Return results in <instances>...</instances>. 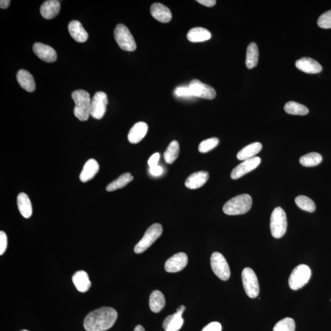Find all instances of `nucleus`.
I'll list each match as a JSON object with an SVG mask.
<instances>
[{
	"instance_id": "nucleus-36",
	"label": "nucleus",
	"mask_w": 331,
	"mask_h": 331,
	"mask_svg": "<svg viewBox=\"0 0 331 331\" xmlns=\"http://www.w3.org/2000/svg\"><path fill=\"white\" fill-rule=\"evenodd\" d=\"M218 144H219V140L218 138H210L202 142L199 145L198 149H199V152L201 153H207L214 149L215 147L218 146Z\"/></svg>"
},
{
	"instance_id": "nucleus-14",
	"label": "nucleus",
	"mask_w": 331,
	"mask_h": 331,
	"mask_svg": "<svg viewBox=\"0 0 331 331\" xmlns=\"http://www.w3.org/2000/svg\"><path fill=\"white\" fill-rule=\"evenodd\" d=\"M32 49L37 57L47 63H53L57 60V52L51 46L37 43L34 44Z\"/></svg>"
},
{
	"instance_id": "nucleus-13",
	"label": "nucleus",
	"mask_w": 331,
	"mask_h": 331,
	"mask_svg": "<svg viewBox=\"0 0 331 331\" xmlns=\"http://www.w3.org/2000/svg\"><path fill=\"white\" fill-rule=\"evenodd\" d=\"M188 256L185 253L180 252L175 254L168 259L165 263V270L168 273H175L181 271L187 267Z\"/></svg>"
},
{
	"instance_id": "nucleus-22",
	"label": "nucleus",
	"mask_w": 331,
	"mask_h": 331,
	"mask_svg": "<svg viewBox=\"0 0 331 331\" xmlns=\"http://www.w3.org/2000/svg\"><path fill=\"white\" fill-rule=\"evenodd\" d=\"M17 80L20 86L28 92H32L36 89V84L34 77L27 71L19 70L17 74Z\"/></svg>"
},
{
	"instance_id": "nucleus-16",
	"label": "nucleus",
	"mask_w": 331,
	"mask_h": 331,
	"mask_svg": "<svg viewBox=\"0 0 331 331\" xmlns=\"http://www.w3.org/2000/svg\"><path fill=\"white\" fill-rule=\"evenodd\" d=\"M209 178V174L207 171H202L191 174L185 181V186L191 190L203 187Z\"/></svg>"
},
{
	"instance_id": "nucleus-45",
	"label": "nucleus",
	"mask_w": 331,
	"mask_h": 331,
	"mask_svg": "<svg viewBox=\"0 0 331 331\" xmlns=\"http://www.w3.org/2000/svg\"><path fill=\"white\" fill-rule=\"evenodd\" d=\"M11 1L10 0H1L0 2V7L2 9H7L10 5Z\"/></svg>"
},
{
	"instance_id": "nucleus-27",
	"label": "nucleus",
	"mask_w": 331,
	"mask_h": 331,
	"mask_svg": "<svg viewBox=\"0 0 331 331\" xmlns=\"http://www.w3.org/2000/svg\"><path fill=\"white\" fill-rule=\"evenodd\" d=\"M165 305V300L163 294L160 291L155 290L150 294L149 306L153 312L157 313L161 312Z\"/></svg>"
},
{
	"instance_id": "nucleus-8",
	"label": "nucleus",
	"mask_w": 331,
	"mask_h": 331,
	"mask_svg": "<svg viewBox=\"0 0 331 331\" xmlns=\"http://www.w3.org/2000/svg\"><path fill=\"white\" fill-rule=\"evenodd\" d=\"M244 290L248 296L256 298L259 293V286L255 272L250 268H245L242 273Z\"/></svg>"
},
{
	"instance_id": "nucleus-19",
	"label": "nucleus",
	"mask_w": 331,
	"mask_h": 331,
	"mask_svg": "<svg viewBox=\"0 0 331 331\" xmlns=\"http://www.w3.org/2000/svg\"><path fill=\"white\" fill-rule=\"evenodd\" d=\"M148 131V125L143 122H138L132 127L128 135L130 143L138 144L143 140Z\"/></svg>"
},
{
	"instance_id": "nucleus-18",
	"label": "nucleus",
	"mask_w": 331,
	"mask_h": 331,
	"mask_svg": "<svg viewBox=\"0 0 331 331\" xmlns=\"http://www.w3.org/2000/svg\"><path fill=\"white\" fill-rule=\"evenodd\" d=\"M60 3L57 0L44 2L40 9L41 16L47 20L54 19L60 13Z\"/></svg>"
},
{
	"instance_id": "nucleus-11",
	"label": "nucleus",
	"mask_w": 331,
	"mask_h": 331,
	"mask_svg": "<svg viewBox=\"0 0 331 331\" xmlns=\"http://www.w3.org/2000/svg\"><path fill=\"white\" fill-rule=\"evenodd\" d=\"M193 97H201L206 100H213L216 97V91L210 85L204 84V83L197 79H193L189 84Z\"/></svg>"
},
{
	"instance_id": "nucleus-44",
	"label": "nucleus",
	"mask_w": 331,
	"mask_h": 331,
	"mask_svg": "<svg viewBox=\"0 0 331 331\" xmlns=\"http://www.w3.org/2000/svg\"><path fill=\"white\" fill-rule=\"evenodd\" d=\"M200 4L205 6L207 7H213L216 5V1L215 0H197L196 1Z\"/></svg>"
},
{
	"instance_id": "nucleus-30",
	"label": "nucleus",
	"mask_w": 331,
	"mask_h": 331,
	"mask_svg": "<svg viewBox=\"0 0 331 331\" xmlns=\"http://www.w3.org/2000/svg\"><path fill=\"white\" fill-rule=\"evenodd\" d=\"M180 152V147L178 142L173 141L168 146L164 153V158L168 164H173L178 158Z\"/></svg>"
},
{
	"instance_id": "nucleus-31",
	"label": "nucleus",
	"mask_w": 331,
	"mask_h": 331,
	"mask_svg": "<svg viewBox=\"0 0 331 331\" xmlns=\"http://www.w3.org/2000/svg\"><path fill=\"white\" fill-rule=\"evenodd\" d=\"M284 109L286 113L291 115H306L309 112L306 106L294 102L286 103Z\"/></svg>"
},
{
	"instance_id": "nucleus-21",
	"label": "nucleus",
	"mask_w": 331,
	"mask_h": 331,
	"mask_svg": "<svg viewBox=\"0 0 331 331\" xmlns=\"http://www.w3.org/2000/svg\"><path fill=\"white\" fill-rule=\"evenodd\" d=\"M69 31L71 36L78 43H85L88 40L87 32L81 22L77 20H73L69 25Z\"/></svg>"
},
{
	"instance_id": "nucleus-34",
	"label": "nucleus",
	"mask_w": 331,
	"mask_h": 331,
	"mask_svg": "<svg viewBox=\"0 0 331 331\" xmlns=\"http://www.w3.org/2000/svg\"><path fill=\"white\" fill-rule=\"evenodd\" d=\"M295 203L303 211L309 212H313L315 211V204L309 197L300 195L295 197Z\"/></svg>"
},
{
	"instance_id": "nucleus-15",
	"label": "nucleus",
	"mask_w": 331,
	"mask_h": 331,
	"mask_svg": "<svg viewBox=\"0 0 331 331\" xmlns=\"http://www.w3.org/2000/svg\"><path fill=\"white\" fill-rule=\"evenodd\" d=\"M295 67L297 69L308 74H318L323 70V68L318 61L309 57H304L298 60L295 62Z\"/></svg>"
},
{
	"instance_id": "nucleus-25",
	"label": "nucleus",
	"mask_w": 331,
	"mask_h": 331,
	"mask_svg": "<svg viewBox=\"0 0 331 331\" xmlns=\"http://www.w3.org/2000/svg\"><path fill=\"white\" fill-rule=\"evenodd\" d=\"M211 38V32L208 29L202 27L192 28L187 34V39L191 43L204 42Z\"/></svg>"
},
{
	"instance_id": "nucleus-26",
	"label": "nucleus",
	"mask_w": 331,
	"mask_h": 331,
	"mask_svg": "<svg viewBox=\"0 0 331 331\" xmlns=\"http://www.w3.org/2000/svg\"><path fill=\"white\" fill-rule=\"evenodd\" d=\"M262 144L260 143H254L248 145L238 153L237 158L239 160H247V159L255 157V155L261 151Z\"/></svg>"
},
{
	"instance_id": "nucleus-29",
	"label": "nucleus",
	"mask_w": 331,
	"mask_h": 331,
	"mask_svg": "<svg viewBox=\"0 0 331 331\" xmlns=\"http://www.w3.org/2000/svg\"><path fill=\"white\" fill-rule=\"evenodd\" d=\"M133 180H134V177L132 176L131 174L129 173L123 174L122 175H121L117 179L112 182L111 184H109L106 187V190L114 191L119 190V189L125 187Z\"/></svg>"
},
{
	"instance_id": "nucleus-32",
	"label": "nucleus",
	"mask_w": 331,
	"mask_h": 331,
	"mask_svg": "<svg viewBox=\"0 0 331 331\" xmlns=\"http://www.w3.org/2000/svg\"><path fill=\"white\" fill-rule=\"evenodd\" d=\"M322 156L320 153L312 152L307 153L300 158V163L306 167H316L321 163L322 161Z\"/></svg>"
},
{
	"instance_id": "nucleus-43",
	"label": "nucleus",
	"mask_w": 331,
	"mask_h": 331,
	"mask_svg": "<svg viewBox=\"0 0 331 331\" xmlns=\"http://www.w3.org/2000/svg\"><path fill=\"white\" fill-rule=\"evenodd\" d=\"M177 315V312H176V313H174V314L169 315L165 318L163 323H162V328H163L164 330L167 329L168 327L169 326L171 322L176 317Z\"/></svg>"
},
{
	"instance_id": "nucleus-12",
	"label": "nucleus",
	"mask_w": 331,
	"mask_h": 331,
	"mask_svg": "<svg viewBox=\"0 0 331 331\" xmlns=\"http://www.w3.org/2000/svg\"><path fill=\"white\" fill-rule=\"evenodd\" d=\"M261 158L258 156L247 159L234 168L230 174L232 179L236 180L241 178L248 173L256 169L261 163Z\"/></svg>"
},
{
	"instance_id": "nucleus-1",
	"label": "nucleus",
	"mask_w": 331,
	"mask_h": 331,
	"mask_svg": "<svg viewBox=\"0 0 331 331\" xmlns=\"http://www.w3.org/2000/svg\"><path fill=\"white\" fill-rule=\"evenodd\" d=\"M116 310L111 307H102L88 313L84 322L87 331H105L114 326L117 321Z\"/></svg>"
},
{
	"instance_id": "nucleus-28",
	"label": "nucleus",
	"mask_w": 331,
	"mask_h": 331,
	"mask_svg": "<svg viewBox=\"0 0 331 331\" xmlns=\"http://www.w3.org/2000/svg\"><path fill=\"white\" fill-rule=\"evenodd\" d=\"M259 52L258 46L255 43H251L248 45L246 55V66L248 69H252L258 63Z\"/></svg>"
},
{
	"instance_id": "nucleus-9",
	"label": "nucleus",
	"mask_w": 331,
	"mask_h": 331,
	"mask_svg": "<svg viewBox=\"0 0 331 331\" xmlns=\"http://www.w3.org/2000/svg\"><path fill=\"white\" fill-rule=\"evenodd\" d=\"M211 264L213 272L220 279L226 281L229 279L230 272L229 265L220 253H212Z\"/></svg>"
},
{
	"instance_id": "nucleus-17",
	"label": "nucleus",
	"mask_w": 331,
	"mask_h": 331,
	"mask_svg": "<svg viewBox=\"0 0 331 331\" xmlns=\"http://www.w3.org/2000/svg\"><path fill=\"white\" fill-rule=\"evenodd\" d=\"M150 13L153 18L161 23H168L172 19V14L170 9L159 3L152 5Z\"/></svg>"
},
{
	"instance_id": "nucleus-2",
	"label": "nucleus",
	"mask_w": 331,
	"mask_h": 331,
	"mask_svg": "<svg viewBox=\"0 0 331 331\" xmlns=\"http://www.w3.org/2000/svg\"><path fill=\"white\" fill-rule=\"evenodd\" d=\"M75 103L74 114L80 121H87L90 115L91 97L90 94L84 90L74 91L72 94Z\"/></svg>"
},
{
	"instance_id": "nucleus-42",
	"label": "nucleus",
	"mask_w": 331,
	"mask_h": 331,
	"mask_svg": "<svg viewBox=\"0 0 331 331\" xmlns=\"http://www.w3.org/2000/svg\"><path fill=\"white\" fill-rule=\"evenodd\" d=\"M163 172V170L160 165H155L154 167L150 168L149 173L153 176H161Z\"/></svg>"
},
{
	"instance_id": "nucleus-23",
	"label": "nucleus",
	"mask_w": 331,
	"mask_h": 331,
	"mask_svg": "<svg viewBox=\"0 0 331 331\" xmlns=\"http://www.w3.org/2000/svg\"><path fill=\"white\" fill-rule=\"evenodd\" d=\"M73 282L76 289L81 292H87L91 286L89 277L84 271H79L74 274Z\"/></svg>"
},
{
	"instance_id": "nucleus-47",
	"label": "nucleus",
	"mask_w": 331,
	"mask_h": 331,
	"mask_svg": "<svg viewBox=\"0 0 331 331\" xmlns=\"http://www.w3.org/2000/svg\"><path fill=\"white\" fill-rule=\"evenodd\" d=\"M20 331H28V330H26V329H23V330H20Z\"/></svg>"
},
{
	"instance_id": "nucleus-7",
	"label": "nucleus",
	"mask_w": 331,
	"mask_h": 331,
	"mask_svg": "<svg viewBox=\"0 0 331 331\" xmlns=\"http://www.w3.org/2000/svg\"><path fill=\"white\" fill-rule=\"evenodd\" d=\"M114 38L118 45L123 51L133 52L137 49L134 38L125 25L119 24L116 26L114 30Z\"/></svg>"
},
{
	"instance_id": "nucleus-35",
	"label": "nucleus",
	"mask_w": 331,
	"mask_h": 331,
	"mask_svg": "<svg viewBox=\"0 0 331 331\" xmlns=\"http://www.w3.org/2000/svg\"><path fill=\"white\" fill-rule=\"evenodd\" d=\"M295 324L293 319L285 318L277 322L273 331H295Z\"/></svg>"
},
{
	"instance_id": "nucleus-3",
	"label": "nucleus",
	"mask_w": 331,
	"mask_h": 331,
	"mask_svg": "<svg viewBox=\"0 0 331 331\" xmlns=\"http://www.w3.org/2000/svg\"><path fill=\"white\" fill-rule=\"evenodd\" d=\"M252 206V198L248 194H242L232 198L223 208L224 214L238 215L246 214Z\"/></svg>"
},
{
	"instance_id": "nucleus-37",
	"label": "nucleus",
	"mask_w": 331,
	"mask_h": 331,
	"mask_svg": "<svg viewBox=\"0 0 331 331\" xmlns=\"http://www.w3.org/2000/svg\"><path fill=\"white\" fill-rule=\"evenodd\" d=\"M318 25L321 28H331V10L322 14L318 20Z\"/></svg>"
},
{
	"instance_id": "nucleus-40",
	"label": "nucleus",
	"mask_w": 331,
	"mask_h": 331,
	"mask_svg": "<svg viewBox=\"0 0 331 331\" xmlns=\"http://www.w3.org/2000/svg\"><path fill=\"white\" fill-rule=\"evenodd\" d=\"M202 331H221V325L218 322H212L204 327Z\"/></svg>"
},
{
	"instance_id": "nucleus-20",
	"label": "nucleus",
	"mask_w": 331,
	"mask_h": 331,
	"mask_svg": "<svg viewBox=\"0 0 331 331\" xmlns=\"http://www.w3.org/2000/svg\"><path fill=\"white\" fill-rule=\"evenodd\" d=\"M100 165L94 159H90L85 162L82 172L80 174V180L84 183L90 181L98 173Z\"/></svg>"
},
{
	"instance_id": "nucleus-33",
	"label": "nucleus",
	"mask_w": 331,
	"mask_h": 331,
	"mask_svg": "<svg viewBox=\"0 0 331 331\" xmlns=\"http://www.w3.org/2000/svg\"><path fill=\"white\" fill-rule=\"evenodd\" d=\"M185 310L184 306H180L177 310V315L176 317L171 322L169 326L164 331H179L181 329L184 323V318H182V314Z\"/></svg>"
},
{
	"instance_id": "nucleus-10",
	"label": "nucleus",
	"mask_w": 331,
	"mask_h": 331,
	"mask_svg": "<svg viewBox=\"0 0 331 331\" xmlns=\"http://www.w3.org/2000/svg\"><path fill=\"white\" fill-rule=\"evenodd\" d=\"M108 104L107 94L103 91H97L91 100V116L97 120L102 119L105 116Z\"/></svg>"
},
{
	"instance_id": "nucleus-4",
	"label": "nucleus",
	"mask_w": 331,
	"mask_h": 331,
	"mask_svg": "<svg viewBox=\"0 0 331 331\" xmlns=\"http://www.w3.org/2000/svg\"><path fill=\"white\" fill-rule=\"evenodd\" d=\"M287 218L284 210L278 207L274 209L271 217V234L276 239L282 238L287 229Z\"/></svg>"
},
{
	"instance_id": "nucleus-5",
	"label": "nucleus",
	"mask_w": 331,
	"mask_h": 331,
	"mask_svg": "<svg viewBox=\"0 0 331 331\" xmlns=\"http://www.w3.org/2000/svg\"><path fill=\"white\" fill-rule=\"evenodd\" d=\"M311 270L308 266L300 264L295 267L289 277V287L297 290L305 286L311 277Z\"/></svg>"
},
{
	"instance_id": "nucleus-6",
	"label": "nucleus",
	"mask_w": 331,
	"mask_h": 331,
	"mask_svg": "<svg viewBox=\"0 0 331 331\" xmlns=\"http://www.w3.org/2000/svg\"><path fill=\"white\" fill-rule=\"evenodd\" d=\"M162 233V227L160 224H152L147 229L141 240L136 245L135 252L137 254L144 252L160 237Z\"/></svg>"
},
{
	"instance_id": "nucleus-39",
	"label": "nucleus",
	"mask_w": 331,
	"mask_h": 331,
	"mask_svg": "<svg viewBox=\"0 0 331 331\" xmlns=\"http://www.w3.org/2000/svg\"><path fill=\"white\" fill-rule=\"evenodd\" d=\"M8 246V238L4 231H0V255H3L7 250Z\"/></svg>"
},
{
	"instance_id": "nucleus-41",
	"label": "nucleus",
	"mask_w": 331,
	"mask_h": 331,
	"mask_svg": "<svg viewBox=\"0 0 331 331\" xmlns=\"http://www.w3.org/2000/svg\"><path fill=\"white\" fill-rule=\"evenodd\" d=\"M159 158H160V154L159 153H154L148 161V164H149V167L152 168L157 165Z\"/></svg>"
},
{
	"instance_id": "nucleus-24",
	"label": "nucleus",
	"mask_w": 331,
	"mask_h": 331,
	"mask_svg": "<svg viewBox=\"0 0 331 331\" xmlns=\"http://www.w3.org/2000/svg\"><path fill=\"white\" fill-rule=\"evenodd\" d=\"M17 206L20 214L25 218L31 217L32 213V205L27 194L20 193L17 196Z\"/></svg>"
},
{
	"instance_id": "nucleus-46",
	"label": "nucleus",
	"mask_w": 331,
	"mask_h": 331,
	"mask_svg": "<svg viewBox=\"0 0 331 331\" xmlns=\"http://www.w3.org/2000/svg\"><path fill=\"white\" fill-rule=\"evenodd\" d=\"M134 331H146L144 329V328L143 326H142L141 325H138V326H136L135 328Z\"/></svg>"
},
{
	"instance_id": "nucleus-38",
	"label": "nucleus",
	"mask_w": 331,
	"mask_h": 331,
	"mask_svg": "<svg viewBox=\"0 0 331 331\" xmlns=\"http://www.w3.org/2000/svg\"><path fill=\"white\" fill-rule=\"evenodd\" d=\"M174 93H175L176 96L180 97H188V98H190V97H193L189 86H180L177 87L175 90H174Z\"/></svg>"
}]
</instances>
